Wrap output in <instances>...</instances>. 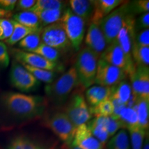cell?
Masks as SVG:
<instances>
[{
	"mask_svg": "<svg viewBox=\"0 0 149 149\" xmlns=\"http://www.w3.org/2000/svg\"><path fill=\"white\" fill-rule=\"evenodd\" d=\"M3 107L11 115L19 118H33L44 113L47 102L40 95H29L21 93L7 92L1 97Z\"/></svg>",
	"mask_w": 149,
	"mask_h": 149,
	"instance_id": "1",
	"label": "cell"
},
{
	"mask_svg": "<svg viewBox=\"0 0 149 149\" xmlns=\"http://www.w3.org/2000/svg\"><path fill=\"white\" fill-rule=\"evenodd\" d=\"M79 84L75 68L72 66L53 82L46 85L44 91L51 101L60 104L66 101L72 91Z\"/></svg>",
	"mask_w": 149,
	"mask_h": 149,
	"instance_id": "2",
	"label": "cell"
},
{
	"mask_svg": "<svg viewBox=\"0 0 149 149\" xmlns=\"http://www.w3.org/2000/svg\"><path fill=\"white\" fill-rule=\"evenodd\" d=\"M98 59V56L86 46L78 53L74 66L79 82L84 88H89L94 84Z\"/></svg>",
	"mask_w": 149,
	"mask_h": 149,
	"instance_id": "3",
	"label": "cell"
},
{
	"mask_svg": "<svg viewBox=\"0 0 149 149\" xmlns=\"http://www.w3.org/2000/svg\"><path fill=\"white\" fill-rule=\"evenodd\" d=\"M129 13H132L130 1H124L105 17L98 24L105 37L107 45L115 42L126 17Z\"/></svg>",
	"mask_w": 149,
	"mask_h": 149,
	"instance_id": "4",
	"label": "cell"
},
{
	"mask_svg": "<svg viewBox=\"0 0 149 149\" xmlns=\"http://www.w3.org/2000/svg\"><path fill=\"white\" fill-rule=\"evenodd\" d=\"M59 22L62 26L72 48L79 51L85 36L86 22L74 15L69 8L65 9Z\"/></svg>",
	"mask_w": 149,
	"mask_h": 149,
	"instance_id": "5",
	"label": "cell"
},
{
	"mask_svg": "<svg viewBox=\"0 0 149 149\" xmlns=\"http://www.w3.org/2000/svg\"><path fill=\"white\" fill-rule=\"evenodd\" d=\"M46 127L67 146L73 141L76 128L64 111H57L46 117L44 122Z\"/></svg>",
	"mask_w": 149,
	"mask_h": 149,
	"instance_id": "6",
	"label": "cell"
},
{
	"mask_svg": "<svg viewBox=\"0 0 149 149\" xmlns=\"http://www.w3.org/2000/svg\"><path fill=\"white\" fill-rule=\"evenodd\" d=\"M42 42L55 48L59 53H67L72 49V45L59 22L44 27L41 33Z\"/></svg>",
	"mask_w": 149,
	"mask_h": 149,
	"instance_id": "7",
	"label": "cell"
},
{
	"mask_svg": "<svg viewBox=\"0 0 149 149\" xmlns=\"http://www.w3.org/2000/svg\"><path fill=\"white\" fill-rule=\"evenodd\" d=\"M64 113L76 128L87 124L92 118L84 96L81 93L72 95L64 108Z\"/></svg>",
	"mask_w": 149,
	"mask_h": 149,
	"instance_id": "8",
	"label": "cell"
},
{
	"mask_svg": "<svg viewBox=\"0 0 149 149\" xmlns=\"http://www.w3.org/2000/svg\"><path fill=\"white\" fill-rule=\"evenodd\" d=\"M10 53L15 60L21 64H26L35 68L55 72L64 70V67L61 63L52 62L37 54L24 51L19 48H12Z\"/></svg>",
	"mask_w": 149,
	"mask_h": 149,
	"instance_id": "9",
	"label": "cell"
},
{
	"mask_svg": "<svg viewBox=\"0 0 149 149\" xmlns=\"http://www.w3.org/2000/svg\"><path fill=\"white\" fill-rule=\"evenodd\" d=\"M9 78L11 85L22 92H30L40 86V82L21 64L14 60L11 65Z\"/></svg>",
	"mask_w": 149,
	"mask_h": 149,
	"instance_id": "10",
	"label": "cell"
},
{
	"mask_svg": "<svg viewBox=\"0 0 149 149\" xmlns=\"http://www.w3.org/2000/svg\"><path fill=\"white\" fill-rule=\"evenodd\" d=\"M135 18L133 13H129L126 17L120 32L117 34L115 42L118 44L125 55L130 67L135 68L131 56V50L135 35Z\"/></svg>",
	"mask_w": 149,
	"mask_h": 149,
	"instance_id": "11",
	"label": "cell"
},
{
	"mask_svg": "<svg viewBox=\"0 0 149 149\" xmlns=\"http://www.w3.org/2000/svg\"><path fill=\"white\" fill-rule=\"evenodd\" d=\"M128 74L124 70L98 59L94 84L106 87H113L126 79Z\"/></svg>",
	"mask_w": 149,
	"mask_h": 149,
	"instance_id": "12",
	"label": "cell"
},
{
	"mask_svg": "<svg viewBox=\"0 0 149 149\" xmlns=\"http://www.w3.org/2000/svg\"><path fill=\"white\" fill-rule=\"evenodd\" d=\"M100 58L108 64L123 70L128 77L131 75L135 70V68L130 67L122 49L115 42L107 46L100 55Z\"/></svg>",
	"mask_w": 149,
	"mask_h": 149,
	"instance_id": "13",
	"label": "cell"
},
{
	"mask_svg": "<svg viewBox=\"0 0 149 149\" xmlns=\"http://www.w3.org/2000/svg\"><path fill=\"white\" fill-rule=\"evenodd\" d=\"M129 77L132 95L137 98L149 100L148 66H135V71Z\"/></svg>",
	"mask_w": 149,
	"mask_h": 149,
	"instance_id": "14",
	"label": "cell"
},
{
	"mask_svg": "<svg viewBox=\"0 0 149 149\" xmlns=\"http://www.w3.org/2000/svg\"><path fill=\"white\" fill-rule=\"evenodd\" d=\"M85 44L86 47L94 52L100 58V56L108 46L105 37L99 25L91 23L86 34Z\"/></svg>",
	"mask_w": 149,
	"mask_h": 149,
	"instance_id": "15",
	"label": "cell"
},
{
	"mask_svg": "<svg viewBox=\"0 0 149 149\" xmlns=\"http://www.w3.org/2000/svg\"><path fill=\"white\" fill-rule=\"evenodd\" d=\"M72 143L81 149H104V146L93 136L86 124L77 127Z\"/></svg>",
	"mask_w": 149,
	"mask_h": 149,
	"instance_id": "16",
	"label": "cell"
},
{
	"mask_svg": "<svg viewBox=\"0 0 149 149\" xmlns=\"http://www.w3.org/2000/svg\"><path fill=\"white\" fill-rule=\"evenodd\" d=\"M124 2L122 0H95V9L91 23L98 25L105 17Z\"/></svg>",
	"mask_w": 149,
	"mask_h": 149,
	"instance_id": "17",
	"label": "cell"
},
{
	"mask_svg": "<svg viewBox=\"0 0 149 149\" xmlns=\"http://www.w3.org/2000/svg\"><path fill=\"white\" fill-rule=\"evenodd\" d=\"M111 93V87L102 86H91L86 91L85 100L88 107L97 105L104 100L109 99Z\"/></svg>",
	"mask_w": 149,
	"mask_h": 149,
	"instance_id": "18",
	"label": "cell"
},
{
	"mask_svg": "<svg viewBox=\"0 0 149 149\" xmlns=\"http://www.w3.org/2000/svg\"><path fill=\"white\" fill-rule=\"evenodd\" d=\"M70 9L86 22L91 20L95 9V0H70Z\"/></svg>",
	"mask_w": 149,
	"mask_h": 149,
	"instance_id": "19",
	"label": "cell"
},
{
	"mask_svg": "<svg viewBox=\"0 0 149 149\" xmlns=\"http://www.w3.org/2000/svg\"><path fill=\"white\" fill-rule=\"evenodd\" d=\"M132 95L130 84L126 79L111 87V93L109 99L113 103L127 105Z\"/></svg>",
	"mask_w": 149,
	"mask_h": 149,
	"instance_id": "20",
	"label": "cell"
},
{
	"mask_svg": "<svg viewBox=\"0 0 149 149\" xmlns=\"http://www.w3.org/2000/svg\"><path fill=\"white\" fill-rule=\"evenodd\" d=\"M7 149H58L54 146L42 144L29 137L17 136L11 140Z\"/></svg>",
	"mask_w": 149,
	"mask_h": 149,
	"instance_id": "21",
	"label": "cell"
},
{
	"mask_svg": "<svg viewBox=\"0 0 149 149\" xmlns=\"http://www.w3.org/2000/svg\"><path fill=\"white\" fill-rule=\"evenodd\" d=\"M135 110L138 120V126L148 130L149 126V100L138 97L133 107Z\"/></svg>",
	"mask_w": 149,
	"mask_h": 149,
	"instance_id": "22",
	"label": "cell"
},
{
	"mask_svg": "<svg viewBox=\"0 0 149 149\" xmlns=\"http://www.w3.org/2000/svg\"><path fill=\"white\" fill-rule=\"evenodd\" d=\"M86 124L93 136L100 143L105 145L109 138V136L104 125V117H95L94 119L89 121Z\"/></svg>",
	"mask_w": 149,
	"mask_h": 149,
	"instance_id": "23",
	"label": "cell"
},
{
	"mask_svg": "<svg viewBox=\"0 0 149 149\" xmlns=\"http://www.w3.org/2000/svg\"><path fill=\"white\" fill-rule=\"evenodd\" d=\"M13 20L22 25L33 29H42L40 19L32 11H22L13 15Z\"/></svg>",
	"mask_w": 149,
	"mask_h": 149,
	"instance_id": "24",
	"label": "cell"
},
{
	"mask_svg": "<svg viewBox=\"0 0 149 149\" xmlns=\"http://www.w3.org/2000/svg\"><path fill=\"white\" fill-rule=\"evenodd\" d=\"M13 20V19H12ZM13 31L12 35L9 37L8 40L5 41L7 44L10 46H13L18 44L22 40H23L24 37H26L27 35L32 34L33 33L37 32L42 29H33L31 28H28L26 26L22 25V24L17 23V22L13 20Z\"/></svg>",
	"mask_w": 149,
	"mask_h": 149,
	"instance_id": "25",
	"label": "cell"
},
{
	"mask_svg": "<svg viewBox=\"0 0 149 149\" xmlns=\"http://www.w3.org/2000/svg\"><path fill=\"white\" fill-rule=\"evenodd\" d=\"M64 10H37L32 12L40 19L42 26L44 28L50 24L59 22Z\"/></svg>",
	"mask_w": 149,
	"mask_h": 149,
	"instance_id": "26",
	"label": "cell"
},
{
	"mask_svg": "<svg viewBox=\"0 0 149 149\" xmlns=\"http://www.w3.org/2000/svg\"><path fill=\"white\" fill-rule=\"evenodd\" d=\"M122 124L123 129L138 126V120L135 110L132 107H124L121 110L117 117Z\"/></svg>",
	"mask_w": 149,
	"mask_h": 149,
	"instance_id": "27",
	"label": "cell"
},
{
	"mask_svg": "<svg viewBox=\"0 0 149 149\" xmlns=\"http://www.w3.org/2000/svg\"><path fill=\"white\" fill-rule=\"evenodd\" d=\"M131 56L135 66H149V46H141L133 42Z\"/></svg>",
	"mask_w": 149,
	"mask_h": 149,
	"instance_id": "28",
	"label": "cell"
},
{
	"mask_svg": "<svg viewBox=\"0 0 149 149\" xmlns=\"http://www.w3.org/2000/svg\"><path fill=\"white\" fill-rule=\"evenodd\" d=\"M24 68L33 74L39 81L46 83L47 84L53 82L54 80L56 79L57 76V72L50 71L41 68H35V67L29 66L26 64H22Z\"/></svg>",
	"mask_w": 149,
	"mask_h": 149,
	"instance_id": "29",
	"label": "cell"
},
{
	"mask_svg": "<svg viewBox=\"0 0 149 149\" xmlns=\"http://www.w3.org/2000/svg\"><path fill=\"white\" fill-rule=\"evenodd\" d=\"M42 30L27 35L23 40L20 41L17 44L19 49L26 52H31L38 47V46L42 42L41 39Z\"/></svg>",
	"mask_w": 149,
	"mask_h": 149,
	"instance_id": "30",
	"label": "cell"
},
{
	"mask_svg": "<svg viewBox=\"0 0 149 149\" xmlns=\"http://www.w3.org/2000/svg\"><path fill=\"white\" fill-rule=\"evenodd\" d=\"M109 149H130V142L126 129H121L111 139L108 144Z\"/></svg>",
	"mask_w": 149,
	"mask_h": 149,
	"instance_id": "31",
	"label": "cell"
},
{
	"mask_svg": "<svg viewBox=\"0 0 149 149\" xmlns=\"http://www.w3.org/2000/svg\"><path fill=\"white\" fill-rule=\"evenodd\" d=\"M89 110L92 117H110L114 111V104L109 98L95 107H89Z\"/></svg>",
	"mask_w": 149,
	"mask_h": 149,
	"instance_id": "32",
	"label": "cell"
},
{
	"mask_svg": "<svg viewBox=\"0 0 149 149\" xmlns=\"http://www.w3.org/2000/svg\"><path fill=\"white\" fill-rule=\"evenodd\" d=\"M30 53H33L37 55L42 56V57L45 58L47 60L52 61V62L60 63L59 59L61 57V54L59 53L55 48L51 47V46L46 45L42 42L38 47L33 50Z\"/></svg>",
	"mask_w": 149,
	"mask_h": 149,
	"instance_id": "33",
	"label": "cell"
},
{
	"mask_svg": "<svg viewBox=\"0 0 149 149\" xmlns=\"http://www.w3.org/2000/svg\"><path fill=\"white\" fill-rule=\"evenodd\" d=\"M130 133L132 149H142L143 144L148 130L139 127V126L128 128Z\"/></svg>",
	"mask_w": 149,
	"mask_h": 149,
	"instance_id": "34",
	"label": "cell"
},
{
	"mask_svg": "<svg viewBox=\"0 0 149 149\" xmlns=\"http://www.w3.org/2000/svg\"><path fill=\"white\" fill-rule=\"evenodd\" d=\"M66 3L60 0H36V3L30 11L37 10H65Z\"/></svg>",
	"mask_w": 149,
	"mask_h": 149,
	"instance_id": "35",
	"label": "cell"
},
{
	"mask_svg": "<svg viewBox=\"0 0 149 149\" xmlns=\"http://www.w3.org/2000/svg\"><path fill=\"white\" fill-rule=\"evenodd\" d=\"M13 20L8 18L0 19V41L8 40L13 31Z\"/></svg>",
	"mask_w": 149,
	"mask_h": 149,
	"instance_id": "36",
	"label": "cell"
},
{
	"mask_svg": "<svg viewBox=\"0 0 149 149\" xmlns=\"http://www.w3.org/2000/svg\"><path fill=\"white\" fill-rule=\"evenodd\" d=\"M104 122L109 137L114 136L117 133V130L120 128L123 129L122 125L120 121L111 116L104 117Z\"/></svg>",
	"mask_w": 149,
	"mask_h": 149,
	"instance_id": "37",
	"label": "cell"
},
{
	"mask_svg": "<svg viewBox=\"0 0 149 149\" xmlns=\"http://www.w3.org/2000/svg\"><path fill=\"white\" fill-rule=\"evenodd\" d=\"M130 8L131 13L133 15L148 13L149 1L148 0H137L132 2L130 1Z\"/></svg>",
	"mask_w": 149,
	"mask_h": 149,
	"instance_id": "38",
	"label": "cell"
},
{
	"mask_svg": "<svg viewBox=\"0 0 149 149\" xmlns=\"http://www.w3.org/2000/svg\"><path fill=\"white\" fill-rule=\"evenodd\" d=\"M134 43L141 46H149V29H146L136 32Z\"/></svg>",
	"mask_w": 149,
	"mask_h": 149,
	"instance_id": "39",
	"label": "cell"
},
{
	"mask_svg": "<svg viewBox=\"0 0 149 149\" xmlns=\"http://www.w3.org/2000/svg\"><path fill=\"white\" fill-rule=\"evenodd\" d=\"M10 64V56L4 42H0V67L6 68Z\"/></svg>",
	"mask_w": 149,
	"mask_h": 149,
	"instance_id": "40",
	"label": "cell"
},
{
	"mask_svg": "<svg viewBox=\"0 0 149 149\" xmlns=\"http://www.w3.org/2000/svg\"><path fill=\"white\" fill-rule=\"evenodd\" d=\"M135 31H139L141 30L148 29L149 27V13L141 14L138 18L135 19Z\"/></svg>",
	"mask_w": 149,
	"mask_h": 149,
	"instance_id": "41",
	"label": "cell"
},
{
	"mask_svg": "<svg viewBox=\"0 0 149 149\" xmlns=\"http://www.w3.org/2000/svg\"><path fill=\"white\" fill-rule=\"evenodd\" d=\"M36 0H19L16 3V10L19 12L29 10L34 6Z\"/></svg>",
	"mask_w": 149,
	"mask_h": 149,
	"instance_id": "42",
	"label": "cell"
},
{
	"mask_svg": "<svg viewBox=\"0 0 149 149\" xmlns=\"http://www.w3.org/2000/svg\"><path fill=\"white\" fill-rule=\"evenodd\" d=\"M17 0H0V8L12 12L15 8Z\"/></svg>",
	"mask_w": 149,
	"mask_h": 149,
	"instance_id": "43",
	"label": "cell"
},
{
	"mask_svg": "<svg viewBox=\"0 0 149 149\" xmlns=\"http://www.w3.org/2000/svg\"><path fill=\"white\" fill-rule=\"evenodd\" d=\"M11 14H12V12H9V11L4 10L3 9L0 8V19L6 18L7 17L10 16Z\"/></svg>",
	"mask_w": 149,
	"mask_h": 149,
	"instance_id": "44",
	"label": "cell"
},
{
	"mask_svg": "<svg viewBox=\"0 0 149 149\" xmlns=\"http://www.w3.org/2000/svg\"><path fill=\"white\" fill-rule=\"evenodd\" d=\"M142 149H149V140H148V133L147 132L146 137H145L144 144H143Z\"/></svg>",
	"mask_w": 149,
	"mask_h": 149,
	"instance_id": "45",
	"label": "cell"
},
{
	"mask_svg": "<svg viewBox=\"0 0 149 149\" xmlns=\"http://www.w3.org/2000/svg\"><path fill=\"white\" fill-rule=\"evenodd\" d=\"M68 147H69V149H81V148H80L79 147L76 146V145L72 144V143L70 145H69Z\"/></svg>",
	"mask_w": 149,
	"mask_h": 149,
	"instance_id": "46",
	"label": "cell"
}]
</instances>
